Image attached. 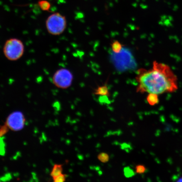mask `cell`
<instances>
[{
    "label": "cell",
    "instance_id": "obj_4",
    "mask_svg": "<svg viewBox=\"0 0 182 182\" xmlns=\"http://www.w3.org/2000/svg\"><path fill=\"white\" fill-rule=\"evenodd\" d=\"M74 75L66 68H61L56 71L52 77V82L55 86L61 89H66L71 86Z\"/></svg>",
    "mask_w": 182,
    "mask_h": 182
},
{
    "label": "cell",
    "instance_id": "obj_1",
    "mask_svg": "<svg viewBox=\"0 0 182 182\" xmlns=\"http://www.w3.org/2000/svg\"><path fill=\"white\" fill-rule=\"evenodd\" d=\"M135 79L137 92L158 95L175 92L178 89V77L171 68L164 63L154 61L151 69L140 68Z\"/></svg>",
    "mask_w": 182,
    "mask_h": 182
},
{
    "label": "cell",
    "instance_id": "obj_5",
    "mask_svg": "<svg viewBox=\"0 0 182 182\" xmlns=\"http://www.w3.org/2000/svg\"><path fill=\"white\" fill-rule=\"evenodd\" d=\"M26 119L23 112L15 111L7 117L5 124L10 129L14 132L19 131L25 127Z\"/></svg>",
    "mask_w": 182,
    "mask_h": 182
},
{
    "label": "cell",
    "instance_id": "obj_8",
    "mask_svg": "<svg viewBox=\"0 0 182 182\" xmlns=\"http://www.w3.org/2000/svg\"><path fill=\"white\" fill-rule=\"evenodd\" d=\"M146 100L149 104L151 106H155L159 102V95L153 93H149L146 97Z\"/></svg>",
    "mask_w": 182,
    "mask_h": 182
},
{
    "label": "cell",
    "instance_id": "obj_9",
    "mask_svg": "<svg viewBox=\"0 0 182 182\" xmlns=\"http://www.w3.org/2000/svg\"><path fill=\"white\" fill-rule=\"evenodd\" d=\"M122 47V45L118 41H114L112 44V51L116 54L120 53Z\"/></svg>",
    "mask_w": 182,
    "mask_h": 182
},
{
    "label": "cell",
    "instance_id": "obj_16",
    "mask_svg": "<svg viewBox=\"0 0 182 182\" xmlns=\"http://www.w3.org/2000/svg\"><path fill=\"white\" fill-rule=\"evenodd\" d=\"M178 182H182V177L181 178H179L178 180Z\"/></svg>",
    "mask_w": 182,
    "mask_h": 182
},
{
    "label": "cell",
    "instance_id": "obj_2",
    "mask_svg": "<svg viewBox=\"0 0 182 182\" xmlns=\"http://www.w3.org/2000/svg\"><path fill=\"white\" fill-rule=\"evenodd\" d=\"M25 52V46L21 40L11 38L7 40L3 47L4 56L10 61H17L21 58Z\"/></svg>",
    "mask_w": 182,
    "mask_h": 182
},
{
    "label": "cell",
    "instance_id": "obj_11",
    "mask_svg": "<svg viewBox=\"0 0 182 182\" xmlns=\"http://www.w3.org/2000/svg\"><path fill=\"white\" fill-rule=\"evenodd\" d=\"M97 159L100 162L106 163L109 161L110 157L108 154L106 153H101L97 156Z\"/></svg>",
    "mask_w": 182,
    "mask_h": 182
},
{
    "label": "cell",
    "instance_id": "obj_6",
    "mask_svg": "<svg viewBox=\"0 0 182 182\" xmlns=\"http://www.w3.org/2000/svg\"><path fill=\"white\" fill-rule=\"evenodd\" d=\"M94 93L95 95L103 96H108L110 95L108 88L106 85L98 86L97 88L95 89Z\"/></svg>",
    "mask_w": 182,
    "mask_h": 182
},
{
    "label": "cell",
    "instance_id": "obj_7",
    "mask_svg": "<svg viewBox=\"0 0 182 182\" xmlns=\"http://www.w3.org/2000/svg\"><path fill=\"white\" fill-rule=\"evenodd\" d=\"M63 165L61 164H55L54 165L50 173V176L52 178L58 176L60 174L63 173Z\"/></svg>",
    "mask_w": 182,
    "mask_h": 182
},
{
    "label": "cell",
    "instance_id": "obj_10",
    "mask_svg": "<svg viewBox=\"0 0 182 182\" xmlns=\"http://www.w3.org/2000/svg\"><path fill=\"white\" fill-rule=\"evenodd\" d=\"M38 4L41 9L43 11H48L51 8V4L49 2L46 0H41L39 1Z\"/></svg>",
    "mask_w": 182,
    "mask_h": 182
},
{
    "label": "cell",
    "instance_id": "obj_12",
    "mask_svg": "<svg viewBox=\"0 0 182 182\" xmlns=\"http://www.w3.org/2000/svg\"><path fill=\"white\" fill-rule=\"evenodd\" d=\"M9 129V128L5 123L4 125L1 126L0 127V138H2V137L4 136L6 134H7Z\"/></svg>",
    "mask_w": 182,
    "mask_h": 182
},
{
    "label": "cell",
    "instance_id": "obj_13",
    "mask_svg": "<svg viewBox=\"0 0 182 182\" xmlns=\"http://www.w3.org/2000/svg\"><path fill=\"white\" fill-rule=\"evenodd\" d=\"M67 176L66 174L62 173L61 174H60L58 176L52 178L53 181L54 182H63L65 181L67 179Z\"/></svg>",
    "mask_w": 182,
    "mask_h": 182
},
{
    "label": "cell",
    "instance_id": "obj_14",
    "mask_svg": "<svg viewBox=\"0 0 182 182\" xmlns=\"http://www.w3.org/2000/svg\"><path fill=\"white\" fill-rule=\"evenodd\" d=\"M124 175L127 178H130L135 175V173L133 170L129 167H126L124 169Z\"/></svg>",
    "mask_w": 182,
    "mask_h": 182
},
{
    "label": "cell",
    "instance_id": "obj_15",
    "mask_svg": "<svg viewBox=\"0 0 182 182\" xmlns=\"http://www.w3.org/2000/svg\"><path fill=\"white\" fill-rule=\"evenodd\" d=\"M135 169L136 173L139 174H142L145 173L146 169L145 166L143 165H138L135 167Z\"/></svg>",
    "mask_w": 182,
    "mask_h": 182
},
{
    "label": "cell",
    "instance_id": "obj_3",
    "mask_svg": "<svg viewBox=\"0 0 182 182\" xmlns=\"http://www.w3.org/2000/svg\"><path fill=\"white\" fill-rule=\"evenodd\" d=\"M67 25L65 17L58 13L51 14L46 21L48 32L53 35H59L63 34L66 29Z\"/></svg>",
    "mask_w": 182,
    "mask_h": 182
}]
</instances>
